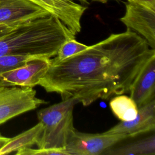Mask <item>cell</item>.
Here are the masks:
<instances>
[{
	"instance_id": "277c9868",
	"label": "cell",
	"mask_w": 155,
	"mask_h": 155,
	"mask_svg": "<svg viewBox=\"0 0 155 155\" xmlns=\"http://www.w3.org/2000/svg\"><path fill=\"white\" fill-rule=\"evenodd\" d=\"M47 103L36 97L33 87L0 85V125Z\"/></svg>"
},
{
	"instance_id": "4fadbf2b",
	"label": "cell",
	"mask_w": 155,
	"mask_h": 155,
	"mask_svg": "<svg viewBox=\"0 0 155 155\" xmlns=\"http://www.w3.org/2000/svg\"><path fill=\"white\" fill-rule=\"evenodd\" d=\"M105 155H154L155 136L143 138L142 139L116 147L109 148L102 153Z\"/></svg>"
},
{
	"instance_id": "ac0fdd59",
	"label": "cell",
	"mask_w": 155,
	"mask_h": 155,
	"mask_svg": "<svg viewBox=\"0 0 155 155\" xmlns=\"http://www.w3.org/2000/svg\"><path fill=\"white\" fill-rule=\"evenodd\" d=\"M127 1L128 2L140 4L155 10V0H127Z\"/></svg>"
},
{
	"instance_id": "ba28073f",
	"label": "cell",
	"mask_w": 155,
	"mask_h": 155,
	"mask_svg": "<svg viewBox=\"0 0 155 155\" xmlns=\"http://www.w3.org/2000/svg\"><path fill=\"white\" fill-rule=\"evenodd\" d=\"M51 15L28 0H1L0 24L16 27Z\"/></svg>"
},
{
	"instance_id": "2e32d148",
	"label": "cell",
	"mask_w": 155,
	"mask_h": 155,
	"mask_svg": "<svg viewBox=\"0 0 155 155\" xmlns=\"http://www.w3.org/2000/svg\"><path fill=\"white\" fill-rule=\"evenodd\" d=\"M88 45L76 41L75 38L70 39L61 45L57 54L53 59L57 61L63 60L86 49Z\"/></svg>"
},
{
	"instance_id": "7a4b0ae2",
	"label": "cell",
	"mask_w": 155,
	"mask_h": 155,
	"mask_svg": "<svg viewBox=\"0 0 155 155\" xmlns=\"http://www.w3.org/2000/svg\"><path fill=\"white\" fill-rule=\"evenodd\" d=\"M75 38L69 28L50 15L22 24L0 36V56L29 55L51 58L61 45Z\"/></svg>"
},
{
	"instance_id": "7c38bea8",
	"label": "cell",
	"mask_w": 155,
	"mask_h": 155,
	"mask_svg": "<svg viewBox=\"0 0 155 155\" xmlns=\"http://www.w3.org/2000/svg\"><path fill=\"white\" fill-rule=\"evenodd\" d=\"M42 132V125L39 122L31 128L10 138L8 141L0 149V155L7 154L24 148H31L36 145Z\"/></svg>"
},
{
	"instance_id": "e0dca14e",
	"label": "cell",
	"mask_w": 155,
	"mask_h": 155,
	"mask_svg": "<svg viewBox=\"0 0 155 155\" xmlns=\"http://www.w3.org/2000/svg\"><path fill=\"white\" fill-rule=\"evenodd\" d=\"M16 155H69L65 148H24L15 152Z\"/></svg>"
},
{
	"instance_id": "9c48e42d",
	"label": "cell",
	"mask_w": 155,
	"mask_h": 155,
	"mask_svg": "<svg viewBox=\"0 0 155 155\" xmlns=\"http://www.w3.org/2000/svg\"><path fill=\"white\" fill-rule=\"evenodd\" d=\"M58 18L74 35L81 30V20L87 7L74 0H28Z\"/></svg>"
},
{
	"instance_id": "44dd1931",
	"label": "cell",
	"mask_w": 155,
	"mask_h": 155,
	"mask_svg": "<svg viewBox=\"0 0 155 155\" xmlns=\"http://www.w3.org/2000/svg\"><path fill=\"white\" fill-rule=\"evenodd\" d=\"M92 1H95V2H101V3H107L108 1H111V0H91Z\"/></svg>"
},
{
	"instance_id": "8fae6325",
	"label": "cell",
	"mask_w": 155,
	"mask_h": 155,
	"mask_svg": "<svg viewBox=\"0 0 155 155\" xmlns=\"http://www.w3.org/2000/svg\"><path fill=\"white\" fill-rule=\"evenodd\" d=\"M155 128V99L139 107L135 119L121 121L108 130L106 134H122L128 137L154 131Z\"/></svg>"
},
{
	"instance_id": "5b68a950",
	"label": "cell",
	"mask_w": 155,
	"mask_h": 155,
	"mask_svg": "<svg viewBox=\"0 0 155 155\" xmlns=\"http://www.w3.org/2000/svg\"><path fill=\"white\" fill-rule=\"evenodd\" d=\"M127 138L126 134L85 133L74 129L65 149L69 155H99Z\"/></svg>"
},
{
	"instance_id": "52a82bcc",
	"label": "cell",
	"mask_w": 155,
	"mask_h": 155,
	"mask_svg": "<svg viewBox=\"0 0 155 155\" xmlns=\"http://www.w3.org/2000/svg\"><path fill=\"white\" fill-rule=\"evenodd\" d=\"M50 58L41 57L28 61L25 64L2 73L1 86L34 87L47 71Z\"/></svg>"
},
{
	"instance_id": "6da1fadb",
	"label": "cell",
	"mask_w": 155,
	"mask_h": 155,
	"mask_svg": "<svg viewBox=\"0 0 155 155\" xmlns=\"http://www.w3.org/2000/svg\"><path fill=\"white\" fill-rule=\"evenodd\" d=\"M155 53L146 40L127 30L66 59L50 58L38 85L48 93L70 97L88 106L97 99L128 93L147 59Z\"/></svg>"
},
{
	"instance_id": "d6986e66",
	"label": "cell",
	"mask_w": 155,
	"mask_h": 155,
	"mask_svg": "<svg viewBox=\"0 0 155 155\" xmlns=\"http://www.w3.org/2000/svg\"><path fill=\"white\" fill-rule=\"evenodd\" d=\"M17 27V26H16ZM16 27H13V26H9L7 25H4V24H0V36L4 35V33L9 31L10 30H12Z\"/></svg>"
},
{
	"instance_id": "7402d4cb",
	"label": "cell",
	"mask_w": 155,
	"mask_h": 155,
	"mask_svg": "<svg viewBox=\"0 0 155 155\" xmlns=\"http://www.w3.org/2000/svg\"><path fill=\"white\" fill-rule=\"evenodd\" d=\"M75 1H79L81 3H88L89 0H74Z\"/></svg>"
},
{
	"instance_id": "8992f818",
	"label": "cell",
	"mask_w": 155,
	"mask_h": 155,
	"mask_svg": "<svg viewBox=\"0 0 155 155\" xmlns=\"http://www.w3.org/2000/svg\"><path fill=\"white\" fill-rule=\"evenodd\" d=\"M125 13L120 21L127 27L142 38L149 46L155 48V10L145 6L128 2Z\"/></svg>"
},
{
	"instance_id": "ffe728a7",
	"label": "cell",
	"mask_w": 155,
	"mask_h": 155,
	"mask_svg": "<svg viewBox=\"0 0 155 155\" xmlns=\"http://www.w3.org/2000/svg\"><path fill=\"white\" fill-rule=\"evenodd\" d=\"M9 139L10 138L4 136L1 134H0V149L8 141Z\"/></svg>"
},
{
	"instance_id": "3957f363",
	"label": "cell",
	"mask_w": 155,
	"mask_h": 155,
	"mask_svg": "<svg viewBox=\"0 0 155 155\" xmlns=\"http://www.w3.org/2000/svg\"><path fill=\"white\" fill-rule=\"evenodd\" d=\"M77 103V99L70 97L38 111V119L42 125V132L36 143L39 148H65L75 129L73 108Z\"/></svg>"
},
{
	"instance_id": "9a60e30c",
	"label": "cell",
	"mask_w": 155,
	"mask_h": 155,
	"mask_svg": "<svg viewBox=\"0 0 155 155\" xmlns=\"http://www.w3.org/2000/svg\"><path fill=\"white\" fill-rule=\"evenodd\" d=\"M38 58L41 57L18 54H10L0 56V76L5 72L20 67L27 63L28 61Z\"/></svg>"
},
{
	"instance_id": "5bb4252c",
	"label": "cell",
	"mask_w": 155,
	"mask_h": 155,
	"mask_svg": "<svg viewBox=\"0 0 155 155\" xmlns=\"http://www.w3.org/2000/svg\"><path fill=\"white\" fill-rule=\"evenodd\" d=\"M109 105L114 115L121 121L133 120L138 113L139 108L134 100L123 94L113 97Z\"/></svg>"
},
{
	"instance_id": "30bf717a",
	"label": "cell",
	"mask_w": 155,
	"mask_h": 155,
	"mask_svg": "<svg viewBox=\"0 0 155 155\" xmlns=\"http://www.w3.org/2000/svg\"><path fill=\"white\" fill-rule=\"evenodd\" d=\"M129 92L138 108L155 97V53L144 63L133 81Z\"/></svg>"
},
{
	"instance_id": "603a6c76",
	"label": "cell",
	"mask_w": 155,
	"mask_h": 155,
	"mask_svg": "<svg viewBox=\"0 0 155 155\" xmlns=\"http://www.w3.org/2000/svg\"><path fill=\"white\" fill-rule=\"evenodd\" d=\"M0 1H1V0H0Z\"/></svg>"
}]
</instances>
